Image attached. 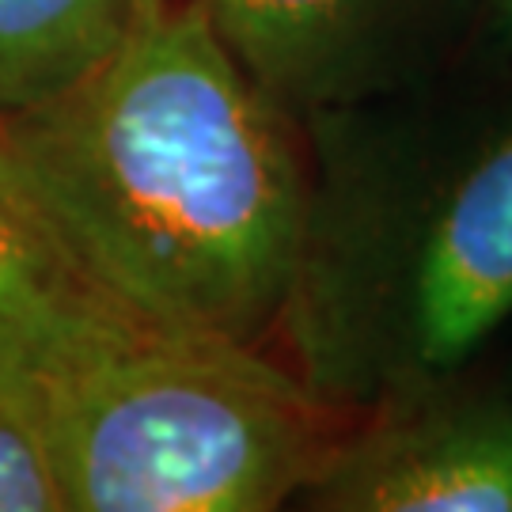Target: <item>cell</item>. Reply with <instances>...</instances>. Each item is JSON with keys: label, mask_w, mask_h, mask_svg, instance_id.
<instances>
[{"label": "cell", "mask_w": 512, "mask_h": 512, "mask_svg": "<svg viewBox=\"0 0 512 512\" xmlns=\"http://www.w3.org/2000/svg\"><path fill=\"white\" fill-rule=\"evenodd\" d=\"M0 141L114 304L258 353L289 319L315 202L293 114L198 0H156L69 92L0 118Z\"/></svg>", "instance_id": "obj_1"}, {"label": "cell", "mask_w": 512, "mask_h": 512, "mask_svg": "<svg viewBox=\"0 0 512 512\" xmlns=\"http://www.w3.org/2000/svg\"><path fill=\"white\" fill-rule=\"evenodd\" d=\"M65 512H270L330 448L323 403L258 349L110 304L12 403Z\"/></svg>", "instance_id": "obj_2"}, {"label": "cell", "mask_w": 512, "mask_h": 512, "mask_svg": "<svg viewBox=\"0 0 512 512\" xmlns=\"http://www.w3.org/2000/svg\"><path fill=\"white\" fill-rule=\"evenodd\" d=\"M512 319V118L418 167L365 224L311 220L293 323L308 387L395 403Z\"/></svg>", "instance_id": "obj_3"}, {"label": "cell", "mask_w": 512, "mask_h": 512, "mask_svg": "<svg viewBox=\"0 0 512 512\" xmlns=\"http://www.w3.org/2000/svg\"><path fill=\"white\" fill-rule=\"evenodd\" d=\"M323 512H512V391L429 387L330 440L296 494Z\"/></svg>", "instance_id": "obj_4"}, {"label": "cell", "mask_w": 512, "mask_h": 512, "mask_svg": "<svg viewBox=\"0 0 512 512\" xmlns=\"http://www.w3.org/2000/svg\"><path fill=\"white\" fill-rule=\"evenodd\" d=\"M228 54L289 114L357 107L429 57L467 0H198ZM478 4V0H471Z\"/></svg>", "instance_id": "obj_5"}, {"label": "cell", "mask_w": 512, "mask_h": 512, "mask_svg": "<svg viewBox=\"0 0 512 512\" xmlns=\"http://www.w3.org/2000/svg\"><path fill=\"white\" fill-rule=\"evenodd\" d=\"M110 304L65 251L0 141V403L12 410L38 368Z\"/></svg>", "instance_id": "obj_6"}, {"label": "cell", "mask_w": 512, "mask_h": 512, "mask_svg": "<svg viewBox=\"0 0 512 512\" xmlns=\"http://www.w3.org/2000/svg\"><path fill=\"white\" fill-rule=\"evenodd\" d=\"M156 0H0V118L69 92Z\"/></svg>", "instance_id": "obj_7"}, {"label": "cell", "mask_w": 512, "mask_h": 512, "mask_svg": "<svg viewBox=\"0 0 512 512\" xmlns=\"http://www.w3.org/2000/svg\"><path fill=\"white\" fill-rule=\"evenodd\" d=\"M0 512H65L31 429L0 403Z\"/></svg>", "instance_id": "obj_8"}, {"label": "cell", "mask_w": 512, "mask_h": 512, "mask_svg": "<svg viewBox=\"0 0 512 512\" xmlns=\"http://www.w3.org/2000/svg\"><path fill=\"white\" fill-rule=\"evenodd\" d=\"M478 8L486 12L497 38L512 42V0H478Z\"/></svg>", "instance_id": "obj_9"}]
</instances>
